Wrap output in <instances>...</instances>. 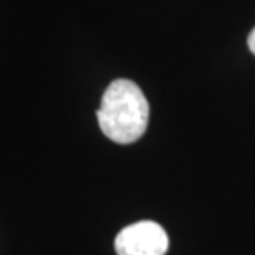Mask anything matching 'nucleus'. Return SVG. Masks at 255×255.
Here are the masks:
<instances>
[{
    "instance_id": "f257e3e1",
    "label": "nucleus",
    "mask_w": 255,
    "mask_h": 255,
    "mask_svg": "<svg viewBox=\"0 0 255 255\" xmlns=\"http://www.w3.org/2000/svg\"><path fill=\"white\" fill-rule=\"evenodd\" d=\"M150 107L142 89L128 79H116L102 96L97 121L107 138L117 143H133L148 126Z\"/></svg>"
},
{
    "instance_id": "f03ea898",
    "label": "nucleus",
    "mask_w": 255,
    "mask_h": 255,
    "mask_svg": "<svg viewBox=\"0 0 255 255\" xmlns=\"http://www.w3.org/2000/svg\"><path fill=\"white\" fill-rule=\"evenodd\" d=\"M168 236L153 221H140L119 232L116 237L117 255H165Z\"/></svg>"
},
{
    "instance_id": "7ed1b4c3",
    "label": "nucleus",
    "mask_w": 255,
    "mask_h": 255,
    "mask_svg": "<svg viewBox=\"0 0 255 255\" xmlns=\"http://www.w3.org/2000/svg\"><path fill=\"white\" fill-rule=\"evenodd\" d=\"M247 45H249V50H251L254 55H255V28L249 33V38H247Z\"/></svg>"
}]
</instances>
